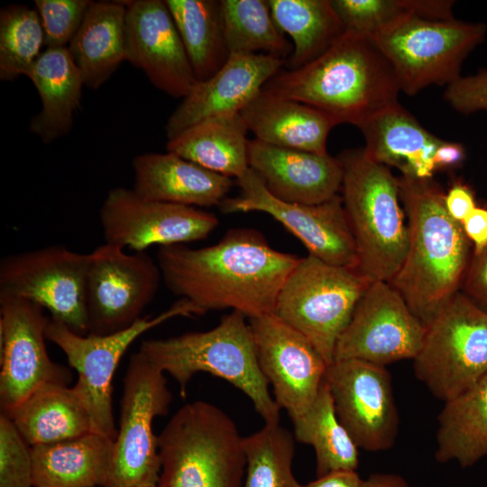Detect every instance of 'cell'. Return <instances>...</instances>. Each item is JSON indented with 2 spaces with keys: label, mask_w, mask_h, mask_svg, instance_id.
Instances as JSON below:
<instances>
[{
  "label": "cell",
  "mask_w": 487,
  "mask_h": 487,
  "mask_svg": "<svg viewBox=\"0 0 487 487\" xmlns=\"http://www.w3.org/2000/svg\"><path fill=\"white\" fill-rule=\"evenodd\" d=\"M236 180L242 195L224 199L220 211L265 213L295 235L309 254L329 264L356 269L355 242L341 195L316 205L289 203L272 196L251 168Z\"/></svg>",
  "instance_id": "14"
},
{
  "label": "cell",
  "mask_w": 487,
  "mask_h": 487,
  "mask_svg": "<svg viewBox=\"0 0 487 487\" xmlns=\"http://www.w3.org/2000/svg\"><path fill=\"white\" fill-rule=\"evenodd\" d=\"M248 322L261 371L292 421L313 404L328 364L307 337L273 313Z\"/></svg>",
  "instance_id": "19"
},
{
  "label": "cell",
  "mask_w": 487,
  "mask_h": 487,
  "mask_svg": "<svg viewBox=\"0 0 487 487\" xmlns=\"http://www.w3.org/2000/svg\"><path fill=\"white\" fill-rule=\"evenodd\" d=\"M445 100L463 115L487 111V69H482L474 75L461 76L446 86Z\"/></svg>",
  "instance_id": "41"
},
{
  "label": "cell",
  "mask_w": 487,
  "mask_h": 487,
  "mask_svg": "<svg viewBox=\"0 0 487 487\" xmlns=\"http://www.w3.org/2000/svg\"><path fill=\"white\" fill-rule=\"evenodd\" d=\"M336 157L343 170L341 197L356 246V270L371 282H390L409 242L399 178L363 148L346 149Z\"/></svg>",
  "instance_id": "5"
},
{
  "label": "cell",
  "mask_w": 487,
  "mask_h": 487,
  "mask_svg": "<svg viewBox=\"0 0 487 487\" xmlns=\"http://www.w3.org/2000/svg\"><path fill=\"white\" fill-rule=\"evenodd\" d=\"M172 400L165 372L142 352L130 356L124 377L120 423L104 487H154L161 461L153 419L165 416Z\"/></svg>",
  "instance_id": "9"
},
{
  "label": "cell",
  "mask_w": 487,
  "mask_h": 487,
  "mask_svg": "<svg viewBox=\"0 0 487 487\" xmlns=\"http://www.w3.org/2000/svg\"><path fill=\"white\" fill-rule=\"evenodd\" d=\"M45 36L36 9L9 5L0 12V78L11 81L26 76L37 59Z\"/></svg>",
  "instance_id": "38"
},
{
  "label": "cell",
  "mask_w": 487,
  "mask_h": 487,
  "mask_svg": "<svg viewBox=\"0 0 487 487\" xmlns=\"http://www.w3.org/2000/svg\"><path fill=\"white\" fill-rule=\"evenodd\" d=\"M28 299L0 294V405L7 414L48 383L68 385L69 369L53 362L45 345L50 317Z\"/></svg>",
  "instance_id": "15"
},
{
  "label": "cell",
  "mask_w": 487,
  "mask_h": 487,
  "mask_svg": "<svg viewBox=\"0 0 487 487\" xmlns=\"http://www.w3.org/2000/svg\"><path fill=\"white\" fill-rule=\"evenodd\" d=\"M255 139L273 146L328 153L326 140L337 125L320 110L263 88L240 112Z\"/></svg>",
  "instance_id": "25"
},
{
  "label": "cell",
  "mask_w": 487,
  "mask_h": 487,
  "mask_svg": "<svg viewBox=\"0 0 487 487\" xmlns=\"http://www.w3.org/2000/svg\"><path fill=\"white\" fill-rule=\"evenodd\" d=\"M204 313L185 299H179L154 317H142L129 327L108 335H79L60 321L50 317L46 339L65 354L78 372L74 384L87 408L92 431L115 439L117 431L113 415V377L129 346L142 334L177 317Z\"/></svg>",
  "instance_id": "11"
},
{
  "label": "cell",
  "mask_w": 487,
  "mask_h": 487,
  "mask_svg": "<svg viewBox=\"0 0 487 487\" xmlns=\"http://www.w3.org/2000/svg\"><path fill=\"white\" fill-rule=\"evenodd\" d=\"M248 131L241 114L211 117L169 140L166 149L208 170L238 179L250 168Z\"/></svg>",
  "instance_id": "30"
},
{
  "label": "cell",
  "mask_w": 487,
  "mask_h": 487,
  "mask_svg": "<svg viewBox=\"0 0 487 487\" xmlns=\"http://www.w3.org/2000/svg\"><path fill=\"white\" fill-rule=\"evenodd\" d=\"M5 415L30 446L93 432L87 408L74 385H42Z\"/></svg>",
  "instance_id": "27"
},
{
  "label": "cell",
  "mask_w": 487,
  "mask_h": 487,
  "mask_svg": "<svg viewBox=\"0 0 487 487\" xmlns=\"http://www.w3.org/2000/svg\"><path fill=\"white\" fill-rule=\"evenodd\" d=\"M435 458L470 467L487 456V374L445 402L438 415Z\"/></svg>",
  "instance_id": "31"
},
{
  "label": "cell",
  "mask_w": 487,
  "mask_h": 487,
  "mask_svg": "<svg viewBox=\"0 0 487 487\" xmlns=\"http://www.w3.org/2000/svg\"><path fill=\"white\" fill-rule=\"evenodd\" d=\"M357 128L364 138V152L376 162L397 168L402 176L433 178V157L443 140L424 128L399 102L374 114Z\"/></svg>",
  "instance_id": "24"
},
{
  "label": "cell",
  "mask_w": 487,
  "mask_h": 487,
  "mask_svg": "<svg viewBox=\"0 0 487 487\" xmlns=\"http://www.w3.org/2000/svg\"><path fill=\"white\" fill-rule=\"evenodd\" d=\"M248 161L269 192L285 202L320 204L341 189L342 166L329 153L277 147L254 138L248 142Z\"/></svg>",
  "instance_id": "22"
},
{
  "label": "cell",
  "mask_w": 487,
  "mask_h": 487,
  "mask_svg": "<svg viewBox=\"0 0 487 487\" xmlns=\"http://www.w3.org/2000/svg\"><path fill=\"white\" fill-rule=\"evenodd\" d=\"M158 487H242L244 437L234 420L204 400L183 405L158 436Z\"/></svg>",
  "instance_id": "6"
},
{
  "label": "cell",
  "mask_w": 487,
  "mask_h": 487,
  "mask_svg": "<svg viewBox=\"0 0 487 487\" xmlns=\"http://www.w3.org/2000/svg\"><path fill=\"white\" fill-rule=\"evenodd\" d=\"M415 376L447 401L487 374V311L459 291L426 326Z\"/></svg>",
  "instance_id": "10"
},
{
  "label": "cell",
  "mask_w": 487,
  "mask_h": 487,
  "mask_svg": "<svg viewBox=\"0 0 487 487\" xmlns=\"http://www.w3.org/2000/svg\"><path fill=\"white\" fill-rule=\"evenodd\" d=\"M362 482L356 471H340L317 477L303 487H362Z\"/></svg>",
  "instance_id": "46"
},
{
  "label": "cell",
  "mask_w": 487,
  "mask_h": 487,
  "mask_svg": "<svg viewBox=\"0 0 487 487\" xmlns=\"http://www.w3.org/2000/svg\"><path fill=\"white\" fill-rule=\"evenodd\" d=\"M486 33L482 23L409 16L371 37L392 65L400 91L414 96L458 79L464 60Z\"/></svg>",
  "instance_id": "8"
},
{
  "label": "cell",
  "mask_w": 487,
  "mask_h": 487,
  "mask_svg": "<svg viewBox=\"0 0 487 487\" xmlns=\"http://www.w3.org/2000/svg\"><path fill=\"white\" fill-rule=\"evenodd\" d=\"M398 178L409 242L389 283L427 326L461 291L473 248L462 224L448 214L446 193L433 178Z\"/></svg>",
  "instance_id": "2"
},
{
  "label": "cell",
  "mask_w": 487,
  "mask_h": 487,
  "mask_svg": "<svg viewBox=\"0 0 487 487\" xmlns=\"http://www.w3.org/2000/svg\"><path fill=\"white\" fill-rule=\"evenodd\" d=\"M279 29L292 40L288 70L323 54L345 31L331 0H268Z\"/></svg>",
  "instance_id": "32"
},
{
  "label": "cell",
  "mask_w": 487,
  "mask_h": 487,
  "mask_svg": "<svg viewBox=\"0 0 487 487\" xmlns=\"http://www.w3.org/2000/svg\"><path fill=\"white\" fill-rule=\"evenodd\" d=\"M266 54H231L213 76L198 81L169 117L168 141L194 124L216 116L240 114L284 66Z\"/></svg>",
  "instance_id": "21"
},
{
  "label": "cell",
  "mask_w": 487,
  "mask_h": 487,
  "mask_svg": "<svg viewBox=\"0 0 487 487\" xmlns=\"http://www.w3.org/2000/svg\"><path fill=\"white\" fill-rule=\"evenodd\" d=\"M292 423L295 439L311 446L315 451L317 477L356 471L359 448L340 423L325 380L313 404Z\"/></svg>",
  "instance_id": "34"
},
{
  "label": "cell",
  "mask_w": 487,
  "mask_h": 487,
  "mask_svg": "<svg viewBox=\"0 0 487 487\" xmlns=\"http://www.w3.org/2000/svg\"><path fill=\"white\" fill-rule=\"evenodd\" d=\"M226 45L231 54L270 55L286 60L293 45L279 29L268 0H221Z\"/></svg>",
  "instance_id": "35"
},
{
  "label": "cell",
  "mask_w": 487,
  "mask_h": 487,
  "mask_svg": "<svg viewBox=\"0 0 487 487\" xmlns=\"http://www.w3.org/2000/svg\"><path fill=\"white\" fill-rule=\"evenodd\" d=\"M124 1H93L67 47L84 85L100 87L126 60Z\"/></svg>",
  "instance_id": "29"
},
{
  "label": "cell",
  "mask_w": 487,
  "mask_h": 487,
  "mask_svg": "<svg viewBox=\"0 0 487 487\" xmlns=\"http://www.w3.org/2000/svg\"><path fill=\"white\" fill-rule=\"evenodd\" d=\"M445 204L450 216L461 224L477 207L473 190L461 180L452 183L445 195Z\"/></svg>",
  "instance_id": "43"
},
{
  "label": "cell",
  "mask_w": 487,
  "mask_h": 487,
  "mask_svg": "<svg viewBox=\"0 0 487 487\" xmlns=\"http://www.w3.org/2000/svg\"><path fill=\"white\" fill-rule=\"evenodd\" d=\"M345 31L373 36L409 16L454 18L450 0H331Z\"/></svg>",
  "instance_id": "36"
},
{
  "label": "cell",
  "mask_w": 487,
  "mask_h": 487,
  "mask_svg": "<svg viewBox=\"0 0 487 487\" xmlns=\"http://www.w3.org/2000/svg\"><path fill=\"white\" fill-rule=\"evenodd\" d=\"M88 257L87 334H112L141 319L162 281L157 262L146 252L129 253L107 243L95 248Z\"/></svg>",
  "instance_id": "12"
},
{
  "label": "cell",
  "mask_w": 487,
  "mask_h": 487,
  "mask_svg": "<svg viewBox=\"0 0 487 487\" xmlns=\"http://www.w3.org/2000/svg\"><path fill=\"white\" fill-rule=\"evenodd\" d=\"M88 253L55 244L10 253L0 261V294L35 302L79 335L87 334Z\"/></svg>",
  "instance_id": "13"
},
{
  "label": "cell",
  "mask_w": 487,
  "mask_h": 487,
  "mask_svg": "<svg viewBox=\"0 0 487 487\" xmlns=\"http://www.w3.org/2000/svg\"><path fill=\"white\" fill-rule=\"evenodd\" d=\"M464 232L473 244V253L487 246V207H476L462 222Z\"/></svg>",
  "instance_id": "44"
},
{
  "label": "cell",
  "mask_w": 487,
  "mask_h": 487,
  "mask_svg": "<svg viewBox=\"0 0 487 487\" xmlns=\"http://www.w3.org/2000/svg\"><path fill=\"white\" fill-rule=\"evenodd\" d=\"M246 318L233 310L210 330L144 340L139 351L176 381L182 398L191 378L198 372H207L244 392L265 423H280L281 409L261 371Z\"/></svg>",
  "instance_id": "4"
},
{
  "label": "cell",
  "mask_w": 487,
  "mask_h": 487,
  "mask_svg": "<svg viewBox=\"0 0 487 487\" xmlns=\"http://www.w3.org/2000/svg\"><path fill=\"white\" fill-rule=\"evenodd\" d=\"M336 416L358 448L390 449L399 430L391 374L365 361L335 360L325 374Z\"/></svg>",
  "instance_id": "18"
},
{
  "label": "cell",
  "mask_w": 487,
  "mask_h": 487,
  "mask_svg": "<svg viewBox=\"0 0 487 487\" xmlns=\"http://www.w3.org/2000/svg\"><path fill=\"white\" fill-rule=\"evenodd\" d=\"M124 4L126 60L158 89L183 99L198 80L166 1Z\"/></svg>",
  "instance_id": "20"
},
{
  "label": "cell",
  "mask_w": 487,
  "mask_h": 487,
  "mask_svg": "<svg viewBox=\"0 0 487 487\" xmlns=\"http://www.w3.org/2000/svg\"><path fill=\"white\" fill-rule=\"evenodd\" d=\"M425 331L426 326L388 281H372L336 343L334 361L355 359L385 366L413 360Z\"/></svg>",
  "instance_id": "16"
},
{
  "label": "cell",
  "mask_w": 487,
  "mask_h": 487,
  "mask_svg": "<svg viewBox=\"0 0 487 487\" xmlns=\"http://www.w3.org/2000/svg\"><path fill=\"white\" fill-rule=\"evenodd\" d=\"M263 89L356 127L399 102L400 92L392 65L372 37L348 31L311 62L280 70Z\"/></svg>",
  "instance_id": "3"
},
{
  "label": "cell",
  "mask_w": 487,
  "mask_h": 487,
  "mask_svg": "<svg viewBox=\"0 0 487 487\" xmlns=\"http://www.w3.org/2000/svg\"><path fill=\"white\" fill-rule=\"evenodd\" d=\"M362 487H409L406 480L394 473H374L363 480Z\"/></svg>",
  "instance_id": "47"
},
{
  "label": "cell",
  "mask_w": 487,
  "mask_h": 487,
  "mask_svg": "<svg viewBox=\"0 0 487 487\" xmlns=\"http://www.w3.org/2000/svg\"><path fill=\"white\" fill-rule=\"evenodd\" d=\"M154 487H158V486H154Z\"/></svg>",
  "instance_id": "48"
},
{
  "label": "cell",
  "mask_w": 487,
  "mask_h": 487,
  "mask_svg": "<svg viewBox=\"0 0 487 487\" xmlns=\"http://www.w3.org/2000/svg\"><path fill=\"white\" fill-rule=\"evenodd\" d=\"M132 167L133 190L152 201L195 207L219 206L234 183L231 178L170 152L136 155Z\"/></svg>",
  "instance_id": "23"
},
{
  "label": "cell",
  "mask_w": 487,
  "mask_h": 487,
  "mask_svg": "<svg viewBox=\"0 0 487 487\" xmlns=\"http://www.w3.org/2000/svg\"><path fill=\"white\" fill-rule=\"evenodd\" d=\"M299 258L274 249L255 229L233 228L213 245L161 246L156 262L166 288L204 314L229 308L251 318L273 313Z\"/></svg>",
  "instance_id": "1"
},
{
  "label": "cell",
  "mask_w": 487,
  "mask_h": 487,
  "mask_svg": "<svg viewBox=\"0 0 487 487\" xmlns=\"http://www.w3.org/2000/svg\"><path fill=\"white\" fill-rule=\"evenodd\" d=\"M244 487H303L292 471L295 437L280 423H265L258 431L244 436Z\"/></svg>",
  "instance_id": "37"
},
{
  "label": "cell",
  "mask_w": 487,
  "mask_h": 487,
  "mask_svg": "<svg viewBox=\"0 0 487 487\" xmlns=\"http://www.w3.org/2000/svg\"><path fill=\"white\" fill-rule=\"evenodd\" d=\"M114 440L89 432L31 446L33 487H104Z\"/></svg>",
  "instance_id": "28"
},
{
  "label": "cell",
  "mask_w": 487,
  "mask_h": 487,
  "mask_svg": "<svg viewBox=\"0 0 487 487\" xmlns=\"http://www.w3.org/2000/svg\"><path fill=\"white\" fill-rule=\"evenodd\" d=\"M370 283L355 268L329 264L308 253L283 283L273 314L307 337L329 365Z\"/></svg>",
  "instance_id": "7"
},
{
  "label": "cell",
  "mask_w": 487,
  "mask_h": 487,
  "mask_svg": "<svg viewBox=\"0 0 487 487\" xmlns=\"http://www.w3.org/2000/svg\"><path fill=\"white\" fill-rule=\"evenodd\" d=\"M465 158V150L463 144L443 140L436 148L433 162L436 170L454 169L461 166Z\"/></svg>",
  "instance_id": "45"
},
{
  "label": "cell",
  "mask_w": 487,
  "mask_h": 487,
  "mask_svg": "<svg viewBox=\"0 0 487 487\" xmlns=\"http://www.w3.org/2000/svg\"><path fill=\"white\" fill-rule=\"evenodd\" d=\"M46 48H67L92 5L91 0H34Z\"/></svg>",
  "instance_id": "39"
},
{
  "label": "cell",
  "mask_w": 487,
  "mask_h": 487,
  "mask_svg": "<svg viewBox=\"0 0 487 487\" xmlns=\"http://www.w3.org/2000/svg\"><path fill=\"white\" fill-rule=\"evenodd\" d=\"M461 291L487 311V246L473 253Z\"/></svg>",
  "instance_id": "42"
},
{
  "label": "cell",
  "mask_w": 487,
  "mask_h": 487,
  "mask_svg": "<svg viewBox=\"0 0 487 487\" xmlns=\"http://www.w3.org/2000/svg\"><path fill=\"white\" fill-rule=\"evenodd\" d=\"M198 81L228 60L221 0H165Z\"/></svg>",
  "instance_id": "33"
},
{
  "label": "cell",
  "mask_w": 487,
  "mask_h": 487,
  "mask_svg": "<svg viewBox=\"0 0 487 487\" xmlns=\"http://www.w3.org/2000/svg\"><path fill=\"white\" fill-rule=\"evenodd\" d=\"M26 77L41 102V109L31 120L30 131L45 143L69 133L85 85L68 49L46 48Z\"/></svg>",
  "instance_id": "26"
},
{
  "label": "cell",
  "mask_w": 487,
  "mask_h": 487,
  "mask_svg": "<svg viewBox=\"0 0 487 487\" xmlns=\"http://www.w3.org/2000/svg\"><path fill=\"white\" fill-rule=\"evenodd\" d=\"M98 216L105 243L133 252L206 239L219 222L198 207L147 200L124 187L107 192Z\"/></svg>",
  "instance_id": "17"
},
{
  "label": "cell",
  "mask_w": 487,
  "mask_h": 487,
  "mask_svg": "<svg viewBox=\"0 0 487 487\" xmlns=\"http://www.w3.org/2000/svg\"><path fill=\"white\" fill-rule=\"evenodd\" d=\"M0 487H33L31 446L8 416H0Z\"/></svg>",
  "instance_id": "40"
}]
</instances>
